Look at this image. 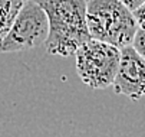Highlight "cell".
<instances>
[{
    "mask_svg": "<svg viewBox=\"0 0 145 137\" xmlns=\"http://www.w3.org/2000/svg\"><path fill=\"white\" fill-rule=\"evenodd\" d=\"M39 5L49 20V35L45 42L49 55L72 56L91 41L86 25V0H40Z\"/></svg>",
    "mask_w": 145,
    "mask_h": 137,
    "instance_id": "obj_1",
    "label": "cell"
},
{
    "mask_svg": "<svg viewBox=\"0 0 145 137\" xmlns=\"http://www.w3.org/2000/svg\"><path fill=\"white\" fill-rule=\"evenodd\" d=\"M86 25L91 39L119 49L132 46L139 28L134 12L121 0H88Z\"/></svg>",
    "mask_w": 145,
    "mask_h": 137,
    "instance_id": "obj_2",
    "label": "cell"
},
{
    "mask_svg": "<svg viewBox=\"0 0 145 137\" xmlns=\"http://www.w3.org/2000/svg\"><path fill=\"white\" fill-rule=\"evenodd\" d=\"M76 72L85 85L93 90H105L114 85L121 62V49L91 39L75 53Z\"/></svg>",
    "mask_w": 145,
    "mask_h": 137,
    "instance_id": "obj_3",
    "label": "cell"
},
{
    "mask_svg": "<svg viewBox=\"0 0 145 137\" xmlns=\"http://www.w3.org/2000/svg\"><path fill=\"white\" fill-rule=\"evenodd\" d=\"M49 35L46 12L36 0H26L9 32L0 42V53L23 52L45 45Z\"/></svg>",
    "mask_w": 145,
    "mask_h": 137,
    "instance_id": "obj_4",
    "label": "cell"
},
{
    "mask_svg": "<svg viewBox=\"0 0 145 137\" xmlns=\"http://www.w3.org/2000/svg\"><path fill=\"white\" fill-rule=\"evenodd\" d=\"M114 90L131 100H139L145 95V59L132 46L121 49V62Z\"/></svg>",
    "mask_w": 145,
    "mask_h": 137,
    "instance_id": "obj_5",
    "label": "cell"
},
{
    "mask_svg": "<svg viewBox=\"0 0 145 137\" xmlns=\"http://www.w3.org/2000/svg\"><path fill=\"white\" fill-rule=\"evenodd\" d=\"M26 0H0V42L9 32L12 23Z\"/></svg>",
    "mask_w": 145,
    "mask_h": 137,
    "instance_id": "obj_6",
    "label": "cell"
},
{
    "mask_svg": "<svg viewBox=\"0 0 145 137\" xmlns=\"http://www.w3.org/2000/svg\"><path fill=\"white\" fill-rule=\"evenodd\" d=\"M132 48L145 59V26H139L135 38H134V42H132Z\"/></svg>",
    "mask_w": 145,
    "mask_h": 137,
    "instance_id": "obj_7",
    "label": "cell"
},
{
    "mask_svg": "<svg viewBox=\"0 0 145 137\" xmlns=\"http://www.w3.org/2000/svg\"><path fill=\"white\" fill-rule=\"evenodd\" d=\"M134 16L139 26H145V3L142 6H139L137 10H134Z\"/></svg>",
    "mask_w": 145,
    "mask_h": 137,
    "instance_id": "obj_8",
    "label": "cell"
},
{
    "mask_svg": "<svg viewBox=\"0 0 145 137\" xmlns=\"http://www.w3.org/2000/svg\"><path fill=\"white\" fill-rule=\"evenodd\" d=\"M121 2L125 5L129 10H137L139 6H142L144 3H145V0H121Z\"/></svg>",
    "mask_w": 145,
    "mask_h": 137,
    "instance_id": "obj_9",
    "label": "cell"
},
{
    "mask_svg": "<svg viewBox=\"0 0 145 137\" xmlns=\"http://www.w3.org/2000/svg\"><path fill=\"white\" fill-rule=\"evenodd\" d=\"M36 2H40V0H36Z\"/></svg>",
    "mask_w": 145,
    "mask_h": 137,
    "instance_id": "obj_10",
    "label": "cell"
},
{
    "mask_svg": "<svg viewBox=\"0 0 145 137\" xmlns=\"http://www.w3.org/2000/svg\"><path fill=\"white\" fill-rule=\"evenodd\" d=\"M86 2H88V0H86Z\"/></svg>",
    "mask_w": 145,
    "mask_h": 137,
    "instance_id": "obj_11",
    "label": "cell"
}]
</instances>
